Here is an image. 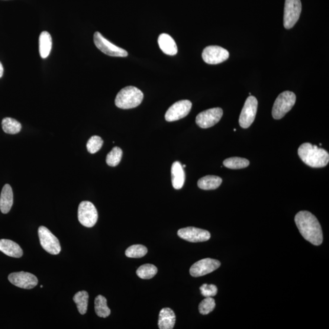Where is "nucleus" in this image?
I'll list each match as a JSON object with an SVG mask.
<instances>
[{
  "label": "nucleus",
  "mask_w": 329,
  "mask_h": 329,
  "mask_svg": "<svg viewBox=\"0 0 329 329\" xmlns=\"http://www.w3.org/2000/svg\"><path fill=\"white\" fill-rule=\"evenodd\" d=\"M295 221L302 236L315 246L323 241L320 224L314 215L308 211H301L295 216Z\"/></svg>",
  "instance_id": "f257e3e1"
},
{
  "label": "nucleus",
  "mask_w": 329,
  "mask_h": 329,
  "mask_svg": "<svg viewBox=\"0 0 329 329\" xmlns=\"http://www.w3.org/2000/svg\"><path fill=\"white\" fill-rule=\"evenodd\" d=\"M298 155L302 162L312 168H322L329 162L327 151L310 143H303L299 147Z\"/></svg>",
  "instance_id": "f03ea898"
},
{
  "label": "nucleus",
  "mask_w": 329,
  "mask_h": 329,
  "mask_svg": "<svg viewBox=\"0 0 329 329\" xmlns=\"http://www.w3.org/2000/svg\"><path fill=\"white\" fill-rule=\"evenodd\" d=\"M143 99V93L134 86H128L118 92L115 100L116 106L122 109L137 107Z\"/></svg>",
  "instance_id": "7ed1b4c3"
},
{
  "label": "nucleus",
  "mask_w": 329,
  "mask_h": 329,
  "mask_svg": "<svg viewBox=\"0 0 329 329\" xmlns=\"http://www.w3.org/2000/svg\"><path fill=\"white\" fill-rule=\"evenodd\" d=\"M296 96L294 93L283 92L277 96L272 110L273 117L276 120L282 118L294 106Z\"/></svg>",
  "instance_id": "20e7f679"
},
{
  "label": "nucleus",
  "mask_w": 329,
  "mask_h": 329,
  "mask_svg": "<svg viewBox=\"0 0 329 329\" xmlns=\"http://www.w3.org/2000/svg\"><path fill=\"white\" fill-rule=\"evenodd\" d=\"M77 217L80 223L84 227L92 228L98 221L97 210L92 202L83 201L79 205Z\"/></svg>",
  "instance_id": "39448f33"
},
{
  "label": "nucleus",
  "mask_w": 329,
  "mask_h": 329,
  "mask_svg": "<svg viewBox=\"0 0 329 329\" xmlns=\"http://www.w3.org/2000/svg\"><path fill=\"white\" fill-rule=\"evenodd\" d=\"M302 11L301 0H285L283 25L286 29L294 27Z\"/></svg>",
  "instance_id": "423d86ee"
},
{
  "label": "nucleus",
  "mask_w": 329,
  "mask_h": 329,
  "mask_svg": "<svg viewBox=\"0 0 329 329\" xmlns=\"http://www.w3.org/2000/svg\"><path fill=\"white\" fill-rule=\"evenodd\" d=\"M95 45L103 53L112 57H127L128 53L122 48L112 44L99 32H95L93 36Z\"/></svg>",
  "instance_id": "0eeeda50"
},
{
  "label": "nucleus",
  "mask_w": 329,
  "mask_h": 329,
  "mask_svg": "<svg viewBox=\"0 0 329 329\" xmlns=\"http://www.w3.org/2000/svg\"><path fill=\"white\" fill-rule=\"evenodd\" d=\"M38 234L41 246L47 253L53 255L60 253V242L49 230L46 227H40L38 228Z\"/></svg>",
  "instance_id": "6e6552de"
},
{
  "label": "nucleus",
  "mask_w": 329,
  "mask_h": 329,
  "mask_svg": "<svg viewBox=\"0 0 329 329\" xmlns=\"http://www.w3.org/2000/svg\"><path fill=\"white\" fill-rule=\"evenodd\" d=\"M257 108V98L253 96H250L245 102L240 114L239 124L241 128H248L253 124L256 118Z\"/></svg>",
  "instance_id": "1a4fd4ad"
},
{
  "label": "nucleus",
  "mask_w": 329,
  "mask_h": 329,
  "mask_svg": "<svg viewBox=\"0 0 329 329\" xmlns=\"http://www.w3.org/2000/svg\"><path fill=\"white\" fill-rule=\"evenodd\" d=\"M223 115L221 108H215L202 111L196 118V124L200 128L207 129L218 124Z\"/></svg>",
  "instance_id": "9d476101"
},
{
  "label": "nucleus",
  "mask_w": 329,
  "mask_h": 329,
  "mask_svg": "<svg viewBox=\"0 0 329 329\" xmlns=\"http://www.w3.org/2000/svg\"><path fill=\"white\" fill-rule=\"evenodd\" d=\"M192 103L189 100H180L168 109L164 118L167 121L180 120L188 115L191 111Z\"/></svg>",
  "instance_id": "9b49d317"
},
{
  "label": "nucleus",
  "mask_w": 329,
  "mask_h": 329,
  "mask_svg": "<svg viewBox=\"0 0 329 329\" xmlns=\"http://www.w3.org/2000/svg\"><path fill=\"white\" fill-rule=\"evenodd\" d=\"M8 280L12 284L24 289H33L38 284L36 276L33 274L24 272L9 274Z\"/></svg>",
  "instance_id": "f8f14e48"
},
{
  "label": "nucleus",
  "mask_w": 329,
  "mask_h": 329,
  "mask_svg": "<svg viewBox=\"0 0 329 329\" xmlns=\"http://www.w3.org/2000/svg\"><path fill=\"white\" fill-rule=\"evenodd\" d=\"M203 60L209 64H218L224 62L230 57L227 50L219 46H208L203 50Z\"/></svg>",
  "instance_id": "ddd939ff"
},
{
  "label": "nucleus",
  "mask_w": 329,
  "mask_h": 329,
  "mask_svg": "<svg viewBox=\"0 0 329 329\" xmlns=\"http://www.w3.org/2000/svg\"><path fill=\"white\" fill-rule=\"evenodd\" d=\"M220 265L219 261L207 258L193 264L190 268V273L193 277H201L214 272Z\"/></svg>",
  "instance_id": "4468645a"
},
{
  "label": "nucleus",
  "mask_w": 329,
  "mask_h": 329,
  "mask_svg": "<svg viewBox=\"0 0 329 329\" xmlns=\"http://www.w3.org/2000/svg\"><path fill=\"white\" fill-rule=\"evenodd\" d=\"M177 235L182 239L192 243L204 242L211 238V234L209 231L194 227L180 229L177 232Z\"/></svg>",
  "instance_id": "2eb2a0df"
},
{
  "label": "nucleus",
  "mask_w": 329,
  "mask_h": 329,
  "mask_svg": "<svg viewBox=\"0 0 329 329\" xmlns=\"http://www.w3.org/2000/svg\"><path fill=\"white\" fill-rule=\"evenodd\" d=\"M0 251L8 256L20 258L24 252L20 246L15 242L8 239L0 240Z\"/></svg>",
  "instance_id": "dca6fc26"
},
{
  "label": "nucleus",
  "mask_w": 329,
  "mask_h": 329,
  "mask_svg": "<svg viewBox=\"0 0 329 329\" xmlns=\"http://www.w3.org/2000/svg\"><path fill=\"white\" fill-rule=\"evenodd\" d=\"M176 315L173 310L163 308L159 314L158 325L160 329H172L175 327Z\"/></svg>",
  "instance_id": "f3484780"
},
{
  "label": "nucleus",
  "mask_w": 329,
  "mask_h": 329,
  "mask_svg": "<svg viewBox=\"0 0 329 329\" xmlns=\"http://www.w3.org/2000/svg\"><path fill=\"white\" fill-rule=\"evenodd\" d=\"M171 173H172V182L174 189L176 190L182 189L185 182V173L182 164L178 161L174 162Z\"/></svg>",
  "instance_id": "a211bd4d"
},
{
  "label": "nucleus",
  "mask_w": 329,
  "mask_h": 329,
  "mask_svg": "<svg viewBox=\"0 0 329 329\" xmlns=\"http://www.w3.org/2000/svg\"><path fill=\"white\" fill-rule=\"evenodd\" d=\"M158 44L164 54L169 56H175L177 54V45L170 35L164 33L160 34L158 38Z\"/></svg>",
  "instance_id": "6ab92c4d"
},
{
  "label": "nucleus",
  "mask_w": 329,
  "mask_h": 329,
  "mask_svg": "<svg viewBox=\"0 0 329 329\" xmlns=\"http://www.w3.org/2000/svg\"><path fill=\"white\" fill-rule=\"evenodd\" d=\"M13 192L10 185L6 184L2 189L0 196V210L3 214H6L11 211L12 207Z\"/></svg>",
  "instance_id": "aec40b11"
},
{
  "label": "nucleus",
  "mask_w": 329,
  "mask_h": 329,
  "mask_svg": "<svg viewBox=\"0 0 329 329\" xmlns=\"http://www.w3.org/2000/svg\"><path fill=\"white\" fill-rule=\"evenodd\" d=\"M51 48L52 37L48 32H42L39 37V53L41 57L45 59L49 56Z\"/></svg>",
  "instance_id": "412c9836"
},
{
  "label": "nucleus",
  "mask_w": 329,
  "mask_h": 329,
  "mask_svg": "<svg viewBox=\"0 0 329 329\" xmlns=\"http://www.w3.org/2000/svg\"><path fill=\"white\" fill-rule=\"evenodd\" d=\"M222 180L217 176L209 175L202 177L198 181L199 188L202 190H215L221 186Z\"/></svg>",
  "instance_id": "4be33fe9"
},
{
  "label": "nucleus",
  "mask_w": 329,
  "mask_h": 329,
  "mask_svg": "<svg viewBox=\"0 0 329 329\" xmlns=\"http://www.w3.org/2000/svg\"><path fill=\"white\" fill-rule=\"evenodd\" d=\"M96 314L101 318H107L111 315V310L107 305V299L102 295L96 296L95 300Z\"/></svg>",
  "instance_id": "5701e85b"
},
{
  "label": "nucleus",
  "mask_w": 329,
  "mask_h": 329,
  "mask_svg": "<svg viewBox=\"0 0 329 329\" xmlns=\"http://www.w3.org/2000/svg\"><path fill=\"white\" fill-rule=\"evenodd\" d=\"M73 301L77 305L80 314L85 315L88 311L89 294L86 291L79 292L73 297Z\"/></svg>",
  "instance_id": "b1692460"
},
{
  "label": "nucleus",
  "mask_w": 329,
  "mask_h": 329,
  "mask_svg": "<svg viewBox=\"0 0 329 329\" xmlns=\"http://www.w3.org/2000/svg\"><path fill=\"white\" fill-rule=\"evenodd\" d=\"M3 130L8 134H16L22 130V125L20 122L14 118L6 117L3 119L2 122Z\"/></svg>",
  "instance_id": "393cba45"
},
{
  "label": "nucleus",
  "mask_w": 329,
  "mask_h": 329,
  "mask_svg": "<svg viewBox=\"0 0 329 329\" xmlns=\"http://www.w3.org/2000/svg\"><path fill=\"white\" fill-rule=\"evenodd\" d=\"M223 164L230 169H242L250 166V161L244 158L234 157L224 160Z\"/></svg>",
  "instance_id": "a878e982"
},
{
  "label": "nucleus",
  "mask_w": 329,
  "mask_h": 329,
  "mask_svg": "<svg viewBox=\"0 0 329 329\" xmlns=\"http://www.w3.org/2000/svg\"><path fill=\"white\" fill-rule=\"evenodd\" d=\"M157 269L152 264H145L138 268L137 274L142 279H150L156 275Z\"/></svg>",
  "instance_id": "bb28decb"
},
{
  "label": "nucleus",
  "mask_w": 329,
  "mask_h": 329,
  "mask_svg": "<svg viewBox=\"0 0 329 329\" xmlns=\"http://www.w3.org/2000/svg\"><path fill=\"white\" fill-rule=\"evenodd\" d=\"M122 151L120 148L115 147L112 148L106 157V163L109 166H117L121 162Z\"/></svg>",
  "instance_id": "cd10ccee"
},
{
  "label": "nucleus",
  "mask_w": 329,
  "mask_h": 329,
  "mask_svg": "<svg viewBox=\"0 0 329 329\" xmlns=\"http://www.w3.org/2000/svg\"><path fill=\"white\" fill-rule=\"evenodd\" d=\"M148 253L146 247L141 244H135L129 247L126 251L125 254L129 258L143 257Z\"/></svg>",
  "instance_id": "c85d7f7f"
},
{
  "label": "nucleus",
  "mask_w": 329,
  "mask_h": 329,
  "mask_svg": "<svg viewBox=\"0 0 329 329\" xmlns=\"http://www.w3.org/2000/svg\"><path fill=\"white\" fill-rule=\"evenodd\" d=\"M215 307V301L212 297H207L200 303L199 311L202 315H208L214 311Z\"/></svg>",
  "instance_id": "c756f323"
},
{
  "label": "nucleus",
  "mask_w": 329,
  "mask_h": 329,
  "mask_svg": "<svg viewBox=\"0 0 329 329\" xmlns=\"http://www.w3.org/2000/svg\"><path fill=\"white\" fill-rule=\"evenodd\" d=\"M103 145L102 138L98 135H93L87 143V149L90 154H95L101 149Z\"/></svg>",
  "instance_id": "7c9ffc66"
},
{
  "label": "nucleus",
  "mask_w": 329,
  "mask_h": 329,
  "mask_svg": "<svg viewBox=\"0 0 329 329\" xmlns=\"http://www.w3.org/2000/svg\"><path fill=\"white\" fill-rule=\"evenodd\" d=\"M200 290H201L202 295L205 298L215 296L218 292L217 286L213 284H203L200 287Z\"/></svg>",
  "instance_id": "2f4dec72"
},
{
  "label": "nucleus",
  "mask_w": 329,
  "mask_h": 329,
  "mask_svg": "<svg viewBox=\"0 0 329 329\" xmlns=\"http://www.w3.org/2000/svg\"><path fill=\"white\" fill-rule=\"evenodd\" d=\"M3 72H4V69H3L2 63H0V78H1L3 75Z\"/></svg>",
  "instance_id": "473e14b6"
},
{
  "label": "nucleus",
  "mask_w": 329,
  "mask_h": 329,
  "mask_svg": "<svg viewBox=\"0 0 329 329\" xmlns=\"http://www.w3.org/2000/svg\"><path fill=\"white\" fill-rule=\"evenodd\" d=\"M182 167H183V168H185V167H186V164H183V166H182Z\"/></svg>",
  "instance_id": "72a5a7b5"
}]
</instances>
